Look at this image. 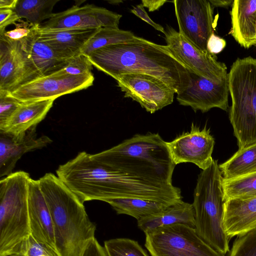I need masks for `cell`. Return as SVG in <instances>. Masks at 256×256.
<instances>
[{"mask_svg":"<svg viewBox=\"0 0 256 256\" xmlns=\"http://www.w3.org/2000/svg\"><path fill=\"white\" fill-rule=\"evenodd\" d=\"M92 66L88 57L80 54L72 58L68 65L58 72L73 76L87 74L92 73Z\"/></svg>","mask_w":256,"mask_h":256,"instance_id":"obj_31","label":"cell"},{"mask_svg":"<svg viewBox=\"0 0 256 256\" xmlns=\"http://www.w3.org/2000/svg\"><path fill=\"white\" fill-rule=\"evenodd\" d=\"M18 0H0V9L14 10Z\"/></svg>","mask_w":256,"mask_h":256,"instance_id":"obj_39","label":"cell"},{"mask_svg":"<svg viewBox=\"0 0 256 256\" xmlns=\"http://www.w3.org/2000/svg\"><path fill=\"white\" fill-rule=\"evenodd\" d=\"M24 24H17L14 29L6 31L3 34L8 38L14 40H21L25 39L32 34L34 31V26H32L29 27Z\"/></svg>","mask_w":256,"mask_h":256,"instance_id":"obj_33","label":"cell"},{"mask_svg":"<svg viewBox=\"0 0 256 256\" xmlns=\"http://www.w3.org/2000/svg\"><path fill=\"white\" fill-rule=\"evenodd\" d=\"M14 256H58L45 244L31 234L20 244Z\"/></svg>","mask_w":256,"mask_h":256,"instance_id":"obj_30","label":"cell"},{"mask_svg":"<svg viewBox=\"0 0 256 256\" xmlns=\"http://www.w3.org/2000/svg\"><path fill=\"white\" fill-rule=\"evenodd\" d=\"M230 256H256V230L238 236Z\"/></svg>","mask_w":256,"mask_h":256,"instance_id":"obj_29","label":"cell"},{"mask_svg":"<svg viewBox=\"0 0 256 256\" xmlns=\"http://www.w3.org/2000/svg\"><path fill=\"white\" fill-rule=\"evenodd\" d=\"M254 46H256V40H255V42H254Z\"/></svg>","mask_w":256,"mask_h":256,"instance_id":"obj_41","label":"cell"},{"mask_svg":"<svg viewBox=\"0 0 256 256\" xmlns=\"http://www.w3.org/2000/svg\"><path fill=\"white\" fill-rule=\"evenodd\" d=\"M21 103L10 92L0 90V126L10 118Z\"/></svg>","mask_w":256,"mask_h":256,"instance_id":"obj_32","label":"cell"},{"mask_svg":"<svg viewBox=\"0 0 256 256\" xmlns=\"http://www.w3.org/2000/svg\"><path fill=\"white\" fill-rule=\"evenodd\" d=\"M226 46V40L213 33L208 40L207 50L210 54L216 55L221 52Z\"/></svg>","mask_w":256,"mask_h":256,"instance_id":"obj_36","label":"cell"},{"mask_svg":"<svg viewBox=\"0 0 256 256\" xmlns=\"http://www.w3.org/2000/svg\"><path fill=\"white\" fill-rule=\"evenodd\" d=\"M98 29L40 30L34 26L38 39L48 44L56 51L70 58L80 54L82 48Z\"/></svg>","mask_w":256,"mask_h":256,"instance_id":"obj_18","label":"cell"},{"mask_svg":"<svg viewBox=\"0 0 256 256\" xmlns=\"http://www.w3.org/2000/svg\"><path fill=\"white\" fill-rule=\"evenodd\" d=\"M104 248L108 256H149L137 241L128 238L105 240Z\"/></svg>","mask_w":256,"mask_h":256,"instance_id":"obj_28","label":"cell"},{"mask_svg":"<svg viewBox=\"0 0 256 256\" xmlns=\"http://www.w3.org/2000/svg\"><path fill=\"white\" fill-rule=\"evenodd\" d=\"M28 210L31 235L58 255L51 214L38 180L32 178L29 182Z\"/></svg>","mask_w":256,"mask_h":256,"instance_id":"obj_16","label":"cell"},{"mask_svg":"<svg viewBox=\"0 0 256 256\" xmlns=\"http://www.w3.org/2000/svg\"><path fill=\"white\" fill-rule=\"evenodd\" d=\"M179 32L204 52L214 33L212 6L209 0H174Z\"/></svg>","mask_w":256,"mask_h":256,"instance_id":"obj_8","label":"cell"},{"mask_svg":"<svg viewBox=\"0 0 256 256\" xmlns=\"http://www.w3.org/2000/svg\"><path fill=\"white\" fill-rule=\"evenodd\" d=\"M54 100L22 102L10 118L0 126V132L14 136L24 134L44 119Z\"/></svg>","mask_w":256,"mask_h":256,"instance_id":"obj_19","label":"cell"},{"mask_svg":"<svg viewBox=\"0 0 256 256\" xmlns=\"http://www.w3.org/2000/svg\"><path fill=\"white\" fill-rule=\"evenodd\" d=\"M222 179L218 160H214L198 176L192 204L197 234L213 248L225 254L230 250V238L224 226L226 200Z\"/></svg>","mask_w":256,"mask_h":256,"instance_id":"obj_3","label":"cell"},{"mask_svg":"<svg viewBox=\"0 0 256 256\" xmlns=\"http://www.w3.org/2000/svg\"><path fill=\"white\" fill-rule=\"evenodd\" d=\"M122 16L94 4L74 5L64 11L53 13L50 18L36 26L40 30L118 28Z\"/></svg>","mask_w":256,"mask_h":256,"instance_id":"obj_12","label":"cell"},{"mask_svg":"<svg viewBox=\"0 0 256 256\" xmlns=\"http://www.w3.org/2000/svg\"><path fill=\"white\" fill-rule=\"evenodd\" d=\"M219 168L222 178L227 180L256 172V144L239 149Z\"/></svg>","mask_w":256,"mask_h":256,"instance_id":"obj_24","label":"cell"},{"mask_svg":"<svg viewBox=\"0 0 256 256\" xmlns=\"http://www.w3.org/2000/svg\"><path fill=\"white\" fill-rule=\"evenodd\" d=\"M22 40L30 58L42 76H49L63 69L72 59L38 39L34 26L32 34Z\"/></svg>","mask_w":256,"mask_h":256,"instance_id":"obj_21","label":"cell"},{"mask_svg":"<svg viewBox=\"0 0 256 256\" xmlns=\"http://www.w3.org/2000/svg\"><path fill=\"white\" fill-rule=\"evenodd\" d=\"M168 1L165 0H142L144 7L148 8L149 12L158 10L164 4Z\"/></svg>","mask_w":256,"mask_h":256,"instance_id":"obj_38","label":"cell"},{"mask_svg":"<svg viewBox=\"0 0 256 256\" xmlns=\"http://www.w3.org/2000/svg\"><path fill=\"white\" fill-rule=\"evenodd\" d=\"M130 12L134 14L136 16L152 26L156 30H158L165 34L166 30H164V28L160 24L154 22L150 18L144 10V6L142 4L133 7V8L130 10Z\"/></svg>","mask_w":256,"mask_h":256,"instance_id":"obj_35","label":"cell"},{"mask_svg":"<svg viewBox=\"0 0 256 256\" xmlns=\"http://www.w3.org/2000/svg\"><path fill=\"white\" fill-rule=\"evenodd\" d=\"M136 38L130 31L102 28L86 44L80 54L88 56L94 51L104 46L130 42Z\"/></svg>","mask_w":256,"mask_h":256,"instance_id":"obj_26","label":"cell"},{"mask_svg":"<svg viewBox=\"0 0 256 256\" xmlns=\"http://www.w3.org/2000/svg\"><path fill=\"white\" fill-rule=\"evenodd\" d=\"M225 200L256 196V172L232 179H222Z\"/></svg>","mask_w":256,"mask_h":256,"instance_id":"obj_27","label":"cell"},{"mask_svg":"<svg viewBox=\"0 0 256 256\" xmlns=\"http://www.w3.org/2000/svg\"><path fill=\"white\" fill-rule=\"evenodd\" d=\"M36 128H32L20 136L0 132L1 178L12 173L17 162L24 154L42 148L52 142V140L46 136L38 137Z\"/></svg>","mask_w":256,"mask_h":256,"instance_id":"obj_15","label":"cell"},{"mask_svg":"<svg viewBox=\"0 0 256 256\" xmlns=\"http://www.w3.org/2000/svg\"><path fill=\"white\" fill-rule=\"evenodd\" d=\"M20 18L14 10L0 9V35L3 34L8 25L16 24Z\"/></svg>","mask_w":256,"mask_h":256,"instance_id":"obj_34","label":"cell"},{"mask_svg":"<svg viewBox=\"0 0 256 256\" xmlns=\"http://www.w3.org/2000/svg\"><path fill=\"white\" fill-rule=\"evenodd\" d=\"M224 226L230 239L256 230V196L226 200Z\"/></svg>","mask_w":256,"mask_h":256,"instance_id":"obj_17","label":"cell"},{"mask_svg":"<svg viewBox=\"0 0 256 256\" xmlns=\"http://www.w3.org/2000/svg\"><path fill=\"white\" fill-rule=\"evenodd\" d=\"M229 119L239 149L256 144V59L237 58L228 73Z\"/></svg>","mask_w":256,"mask_h":256,"instance_id":"obj_5","label":"cell"},{"mask_svg":"<svg viewBox=\"0 0 256 256\" xmlns=\"http://www.w3.org/2000/svg\"><path fill=\"white\" fill-rule=\"evenodd\" d=\"M188 71L190 83L184 90L177 94L179 104L190 106L195 112H206L214 108L226 111L230 94L228 77L216 82Z\"/></svg>","mask_w":256,"mask_h":256,"instance_id":"obj_14","label":"cell"},{"mask_svg":"<svg viewBox=\"0 0 256 256\" xmlns=\"http://www.w3.org/2000/svg\"><path fill=\"white\" fill-rule=\"evenodd\" d=\"M40 76L23 40H14L0 35V90L10 93Z\"/></svg>","mask_w":256,"mask_h":256,"instance_id":"obj_7","label":"cell"},{"mask_svg":"<svg viewBox=\"0 0 256 256\" xmlns=\"http://www.w3.org/2000/svg\"><path fill=\"white\" fill-rule=\"evenodd\" d=\"M212 6L216 7H227L232 6L234 0H209Z\"/></svg>","mask_w":256,"mask_h":256,"instance_id":"obj_40","label":"cell"},{"mask_svg":"<svg viewBox=\"0 0 256 256\" xmlns=\"http://www.w3.org/2000/svg\"><path fill=\"white\" fill-rule=\"evenodd\" d=\"M145 247L151 256H225L197 234L194 228L176 224L146 234Z\"/></svg>","mask_w":256,"mask_h":256,"instance_id":"obj_6","label":"cell"},{"mask_svg":"<svg viewBox=\"0 0 256 256\" xmlns=\"http://www.w3.org/2000/svg\"><path fill=\"white\" fill-rule=\"evenodd\" d=\"M214 139L206 126L200 129L192 123L190 130L184 132L170 142H166L176 165L192 163L202 170L208 168L212 158Z\"/></svg>","mask_w":256,"mask_h":256,"instance_id":"obj_13","label":"cell"},{"mask_svg":"<svg viewBox=\"0 0 256 256\" xmlns=\"http://www.w3.org/2000/svg\"><path fill=\"white\" fill-rule=\"evenodd\" d=\"M28 173L18 171L0 180V256H14L30 234Z\"/></svg>","mask_w":256,"mask_h":256,"instance_id":"obj_4","label":"cell"},{"mask_svg":"<svg viewBox=\"0 0 256 256\" xmlns=\"http://www.w3.org/2000/svg\"><path fill=\"white\" fill-rule=\"evenodd\" d=\"M59 0H18L14 10L20 18L35 26L50 18L53 8Z\"/></svg>","mask_w":256,"mask_h":256,"instance_id":"obj_25","label":"cell"},{"mask_svg":"<svg viewBox=\"0 0 256 256\" xmlns=\"http://www.w3.org/2000/svg\"><path fill=\"white\" fill-rule=\"evenodd\" d=\"M114 79L125 98L137 102L151 114L173 102L174 90L156 77L142 74H126Z\"/></svg>","mask_w":256,"mask_h":256,"instance_id":"obj_11","label":"cell"},{"mask_svg":"<svg viewBox=\"0 0 256 256\" xmlns=\"http://www.w3.org/2000/svg\"><path fill=\"white\" fill-rule=\"evenodd\" d=\"M230 34L242 46L254 45L256 28V0H234L230 10Z\"/></svg>","mask_w":256,"mask_h":256,"instance_id":"obj_20","label":"cell"},{"mask_svg":"<svg viewBox=\"0 0 256 256\" xmlns=\"http://www.w3.org/2000/svg\"><path fill=\"white\" fill-rule=\"evenodd\" d=\"M164 35L166 46L189 70L216 82L228 78L226 64L218 61L216 55L198 49L168 25Z\"/></svg>","mask_w":256,"mask_h":256,"instance_id":"obj_9","label":"cell"},{"mask_svg":"<svg viewBox=\"0 0 256 256\" xmlns=\"http://www.w3.org/2000/svg\"><path fill=\"white\" fill-rule=\"evenodd\" d=\"M38 180L52 217L58 256H82L96 230L84 202L54 174Z\"/></svg>","mask_w":256,"mask_h":256,"instance_id":"obj_2","label":"cell"},{"mask_svg":"<svg viewBox=\"0 0 256 256\" xmlns=\"http://www.w3.org/2000/svg\"><path fill=\"white\" fill-rule=\"evenodd\" d=\"M88 57L93 66L114 78L126 74H148L164 82L177 94L190 83L187 68L168 46L142 38L104 46Z\"/></svg>","mask_w":256,"mask_h":256,"instance_id":"obj_1","label":"cell"},{"mask_svg":"<svg viewBox=\"0 0 256 256\" xmlns=\"http://www.w3.org/2000/svg\"><path fill=\"white\" fill-rule=\"evenodd\" d=\"M182 224L195 228V213L192 204L182 200L168 206L161 212L138 220V226L146 234L156 228Z\"/></svg>","mask_w":256,"mask_h":256,"instance_id":"obj_22","label":"cell"},{"mask_svg":"<svg viewBox=\"0 0 256 256\" xmlns=\"http://www.w3.org/2000/svg\"><path fill=\"white\" fill-rule=\"evenodd\" d=\"M92 73L73 76L56 72L30 81L10 92L22 102L56 100L63 95L86 89L92 85Z\"/></svg>","mask_w":256,"mask_h":256,"instance_id":"obj_10","label":"cell"},{"mask_svg":"<svg viewBox=\"0 0 256 256\" xmlns=\"http://www.w3.org/2000/svg\"><path fill=\"white\" fill-rule=\"evenodd\" d=\"M82 256H108L106 251L96 238L88 244Z\"/></svg>","mask_w":256,"mask_h":256,"instance_id":"obj_37","label":"cell"},{"mask_svg":"<svg viewBox=\"0 0 256 256\" xmlns=\"http://www.w3.org/2000/svg\"><path fill=\"white\" fill-rule=\"evenodd\" d=\"M106 202L117 214L130 216L137 220L158 214L170 206L156 201L138 198L111 199Z\"/></svg>","mask_w":256,"mask_h":256,"instance_id":"obj_23","label":"cell"}]
</instances>
